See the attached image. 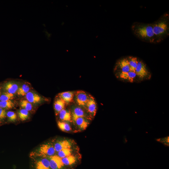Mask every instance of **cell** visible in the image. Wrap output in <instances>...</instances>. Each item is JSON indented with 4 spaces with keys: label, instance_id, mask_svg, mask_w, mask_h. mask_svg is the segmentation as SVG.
<instances>
[{
    "label": "cell",
    "instance_id": "6da1fadb",
    "mask_svg": "<svg viewBox=\"0 0 169 169\" xmlns=\"http://www.w3.org/2000/svg\"><path fill=\"white\" fill-rule=\"evenodd\" d=\"M132 29L135 34L143 40L153 42L156 39L152 24L136 23L132 26Z\"/></svg>",
    "mask_w": 169,
    "mask_h": 169
},
{
    "label": "cell",
    "instance_id": "7a4b0ae2",
    "mask_svg": "<svg viewBox=\"0 0 169 169\" xmlns=\"http://www.w3.org/2000/svg\"><path fill=\"white\" fill-rule=\"evenodd\" d=\"M152 25L153 31L156 38H160L167 34L169 29L168 24L165 19H161Z\"/></svg>",
    "mask_w": 169,
    "mask_h": 169
},
{
    "label": "cell",
    "instance_id": "3957f363",
    "mask_svg": "<svg viewBox=\"0 0 169 169\" xmlns=\"http://www.w3.org/2000/svg\"><path fill=\"white\" fill-rule=\"evenodd\" d=\"M56 152L54 145L51 143H47L40 146L38 150L37 156L49 157L55 155Z\"/></svg>",
    "mask_w": 169,
    "mask_h": 169
},
{
    "label": "cell",
    "instance_id": "277c9868",
    "mask_svg": "<svg viewBox=\"0 0 169 169\" xmlns=\"http://www.w3.org/2000/svg\"><path fill=\"white\" fill-rule=\"evenodd\" d=\"M81 156L78 152L61 158L64 165L69 169L73 168L77 165L80 160Z\"/></svg>",
    "mask_w": 169,
    "mask_h": 169
},
{
    "label": "cell",
    "instance_id": "5b68a950",
    "mask_svg": "<svg viewBox=\"0 0 169 169\" xmlns=\"http://www.w3.org/2000/svg\"><path fill=\"white\" fill-rule=\"evenodd\" d=\"M54 145L56 152H57L63 149L75 146V142L70 139H64L58 140Z\"/></svg>",
    "mask_w": 169,
    "mask_h": 169
},
{
    "label": "cell",
    "instance_id": "8992f818",
    "mask_svg": "<svg viewBox=\"0 0 169 169\" xmlns=\"http://www.w3.org/2000/svg\"><path fill=\"white\" fill-rule=\"evenodd\" d=\"M89 96L85 92L79 90L74 93V98L77 105L85 109Z\"/></svg>",
    "mask_w": 169,
    "mask_h": 169
},
{
    "label": "cell",
    "instance_id": "52a82bcc",
    "mask_svg": "<svg viewBox=\"0 0 169 169\" xmlns=\"http://www.w3.org/2000/svg\"><path fill=\"white\" fill-rule=\"evenodd\" d=\"M85 109L91 118L95 116L97 111V104L92 96L89 95Z\"/></svg>",
    "mask_w": 169,
    "mask_h": 169
},
{
    "label": "cell",
    "instance_id": "ba28073f",
    "mask_svg": "<svg viewBox=\"0 0 169 169\" xmlns=\"http://www.w3.org/2000/svg\"><path fill=\"white\" fill-rule=\"evenodd\" d=\"M48 158L51 169H69L63 164L61 158L57 155Z\"/></svg>",
    "mask_w": 169,
    "mask_h": 169
},
{
    "label": "cell",
    "instance_id": "9c48e42d",
    "mask_svg": "<svg viewBox=\"0 0 169 169\" xmlns=\"http://www.w3.org/2000/svg\"><path fill=\"white\" fill-rule=\"evenodd\" d=\"M71 112L72 120L78 117H83L88 120L91 118L88 114L84 111L83 108L78 105L73 106Z\"/></svg>",
    "mask_w": 169,
    "mask_h": 169
},
{
    "label": "cell",
    "instance_id": "30bf717a",
    "mask_svg": "<svg viewBox=\"0 0 169 169\" xmlns=\"http://www.w3.org/2000/svg\"><path fill=\"white\" fill-rule=\"evenodd\" d=\"M135 73L136 76L141 79H143L149 75V72L145 64L141 61H138Z\"/></svg>",
    "mask_w": 169,
    "mask_h": 169
},
{
    "label": "cell",
    "instance_id": "8fae6325",
    "mask_svg": "<svg viewBox=\"0 0 169 169\" xmlns=\"http://www.w3.org/2000/svg\"><path fill=\"white\" fill-rule=\"evenodd\" d=\"M34 164V169H51L48 157H40L35 161Z\"/></svg>",
    "mask_w": 169,
    "mask_h": 169
},
{
    "label": "cell",
    "instance_id": "7c38bea8",
    "mask_svg": "<svg viewBox=\"0 0 169 169\" xmlns=\"http://www.w3.org/2000/svg\"><path fill=\"white\" fill-rule=\"evenodd\" d=\"M80 130H85L89 124L88 120L83 117H78L72 120Z\"/></svg>",
    "mask_w": 169,
    "mask_h": 169
},
{
    "label": "cell",
    "instance_id": "4fadbf2b",
    "mask_svg": "<svg viewBox=\"0 0 169 169\" xmlns=\"http://www.w3.org/2000/svg\"><path fill=\"white\" fill-rule=\"evenodd\" d=\"M59 97L62 99L66 104H68L73 101L74 93L70 91L64 92L59 94Z\"/></svg>",
    "mask_w": 169,
    "mask_h": 169
},
{
    "label": "cell",
    "instance_id": "5bb4252c",
    "mask_svg": "<svg viewBox=\"0 0 169 169\" xmlns=\"http://www.w3.org/2000/svg\"><path fill=\"white\" fill-rule=\"evenodd\" d=\"M78 150L77 147L74 146L63 149L57 152V155L60 158H62L78 152Z\"/></svg>",
    "mask_w": 169,
    "mask_h": 169
},
{
    "label": "cell",
    "instance_id": "9a60e30c",
    "mask_svg": "<svg viewBox=\"0 0 169 169\" xmlns=\"http://www.w3.org/2000/svg\"><path fill=\"white\" fill-rule=\"evenodd\" d=\"M25 96L26 100L31 104L39 103L42 100L41 96L36 93L32 92H29Z\"/></svg>",
    "mask_w": 169,
    "mask_h": 169
},
{
    "label": "cell",
    "instance_id": "2e32d148",
    "mask_svg": "<svg viewBox=\"0 0 169 169\" xmlns=\"http://www.w3.org/2000/svg\"><path fill=\"white\" fill-rule=\"evenodd\" d=\"M58 115L62 121L68 123L72 122L71 112L69 110L64 109L59 112Z\"/></svg>",
    "mask_w": 169,
    "mask_h": 169
},
{
    "label": "cell",
    "instance_id": "e0dca14e",
    "mask_svg": "<svg viewBox=\"0 0 169 169\" xmlns=\"http://www.w3.org/2000/svg\"><path fill=\"white\" fill-rule=\"evenodd\" d=\"M118 76L121 79L132 82L136 76L135 72L130 71L127 72H120L119 73Z\"/></svg>",
    "mask_w": 169,
    "mask_h": 169
},
{
    "label": "cell",
    "instance_id": "ac0fdd59",
    "mask_svg": "<svg viewBox=\"0 0 169 169\" xmlns=\"http://www.w3.org/2000/svg\"><path fill=\"white\" fill-rule=\"evenodd\" d=\"M118 65L121 70L120 72H127L130 71L129 62L127 58H123L120 60Z\"/></svg>",
    "mask_w": 169,
    "mask_h": 169
},
{
    "label": "cell",
    "instance_id": "d6986e66",
    "mask_svg": "<svg viewBox=\"0 0 169 169\" xmlns=\"http://www.w3.org/2000/svg\"><path fill=\"white\" fill-rule=\"evenodd\" d=\"M18 88L16 84L11 82L7 83L4 86V89L6 92L13 94L17 91Z\"/></svg>",
    "mask_w": 169,
    "mask_h": 169
},
{
    "label": "cell",
    "instance_id": "ffe728a7",
    "mask_svg": "<svg viewBox=\"0 0 169 169\" xmlns=\"http://www.w3.org/2000/svg\"><path fill=\"white\" fill-rule=\"evenodd\" d=\"M65 104V102L59 97L55 100L54 104V108L56 115H58L59 112L64 109Z\"/></svg>",
    "mask_w": 169,
    "mask_h": 169
},
{
    "label": "cell",
    "instance_id": "44dd1931",
    "mask_svg": "<svg viewBox=\"0 0 169 169\" xmlns=\"http://www.w3.org/2000/svg\"><path fill=\"white\" fill-rule=\"evenodd\" d=\"M57 125L59 128L63 131L69 132L72 130L71 127L68 122L63 121H58L57 122Z\"/></svg>",
    "mask_w": 169,
    "mask_h": 169
},
{
    "label": "cell",
    "instance_id": "7402d4cb",
    "mask_svg": "<svg viewBox=\"0 0 169 169\" xmlns=\"http://www.w3.org/2000/svg\"><path fill=\"white\" fill-rule=\"evenodd\" d=\"M130 71L135 72L138 63V60L135 57H129L128 59Z\"/></svg>",
    "mask_w": 169,
    "mask_h": 169
},
{
    "label": "cell",
    "instance_id": "603a6c76",
    "mask_svg": "<svg viewBox=\"0 0 169 169\" xmlns=\"http://www.w3.org/2000/svg\"><path fill=\"white\" fill-rule=\"evenodd\" d=\"M30 87L26 84H23L18 88L17 91L18 95L23 96L25 95L30 90Z\"/></svg>",
    "mask_w": 169,
    "mask_h": 169
},
{
    "label": "cell",
    "instance_id": "cb8c5ba5",
    "mask_svg": "<svg viewBox=\"0 0 169 169\" xmlns=\"http://www.w3.org/2000/svg\"><path fill=\"white\" fill-rule=\"evenodd\" d=\"M14 104L11 100L0 101V107L4 109L8 110L13 108Z\"/></svg>",
    "mask_w": 169,
    "mask_h": 169
},
{
    "label": "cell",
    "instance_id": "d4e9b609",
    "mask_svg": "<svg viewBox=\"0 0 169 169\" xmlns=\"http://www.w3.org/2000/svg\"><path fill=\"white\" fill-rule=\"evenodd\" d=\"M20 105L21 107L28 111L31 110L32 109L33 106L32 104L26 100H21Z\"/></svg>",
    "mask_w": 169,
    "mask_h": 169
},
{
    "label": "cell",
    "instance_id": "484cf974",
    "mask_svg": "<svg viewBox=\"0 0 169 169\" xmlns=\"http://www.w3.org/2000/svg\"><path fill=\"white\" fill-rule=\"evenodd\" d=\"M14 97L13 94L6 92L1 95L0 101L11 100L14 98Z\"/></svg>",
    "mask_w": 169,
    "mask_h": 169
},
{
    "label": "cell",
    "instance_id": "4316f807",
    "mask_svg": "<svg viewBox=\"0 0 169 169\" xmlns=\"http://www.w3.org/2000/svg\"><path fill=\"white\" fill-rule=\"evenodd\" d=\"M18 114L19 118L22 120H25L28 118V111L24 109L20 110Z\"/></svg>",
    "mask_w": 169,
    "mask_h": 169
},
{
    "label": "cell",
    "instance_id": "83f0119b",
    "mask_svg": "<svg viewBox=\"0 0 169 169\" xmlns=\"http://www.w3.org/2000/svg\"><path fill=\"white\" fill-rule=\"evenodd\" d=\"M7 116L8 120L10 121H14L17 119V116L16 113L12 111H9L7 113Z\"/></svg>",
    "mask_w": 169,
    "mask_h": 169
},
{
    "label": "cell",
    "instance_id": "f1b7e54d",
    "mask_svg": "<svg viewBox=\"0 0 169 169\" xmlns=\"http://www.w3.org/2000/svg\"><path fill=\"white\" fill-rule=\"evenodd\" d=\"M156 140L159 142L162 143L166 146H169V138L168 136L164 138L157 139Z\"/></svg>",
    "mask_w": 169,
    "mask_h": 169
},
{
    "label": "cell",
    "instance_id": "f546056e",
    "mask_svg": "<svg viewBox=\"0 0 169 169\" xmlns=\"http://www.w3.org/2000/svg\"><path fill=\"white\" fill-rule=\"evenodd\" d=\"M7 116V113L5 110L0 107V120L5 119Z\"/></svg>",
    "mask_w": 169,
    "mask_h": 169
},
{
    "label": "cell",
    "instance_id": "4dcf8cb0",
    "mask_svg": "<svg viewBox=\"0 0 169 169\" xmlns=\"http://www.w3.org/2000/svg\"><path fill=\"white\" fill-rule=\"evenodd\" d=\"M1 95V90H0V96Z\"/></svg>",
    "mask_w": 169,
    "mask_h": 169
}]
</instances>
